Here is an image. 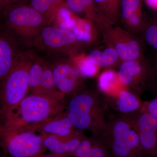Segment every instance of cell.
Wrapping results in <instances>:
<instances>
[{
    "mask_svg": "<svg viewBox=\"0 0 157 157\" xmlns=\"http://www.w3.org/2000/svg\"><path fill=\"white\" fill-rule=\"evenodd\" d=\"M30 131L52 135L62 140H67L74 137L78 131L74 128L65 110L49 118Z\"/></svg>",
    "mask_w": 157,
    "mask_h": 157,
    "instance_id": "7c38bea8",
    "label": "cell"
},
{
    "mask_svg": "<svg viewBox=\"0 0 157 157\" xmlns=\"http://www.w3.org/2000/svg\"><path fill=\"white\" fill-rule=\"evenodd\" d=\"M79 132L73 138L67 140L59 139L54 135L40 134L43 137L44 146L50 153L63 157L73 156L76 149L85 135Z\"/></svg>",
    "mask_w": 157,
    "mask_h": 157,
    "instance_id": "9a60e30c",
    "label": "cell"
},
{
    "mask_svg": "<svg viewBox=\"0 0 157 157\" xmlns=\"http://www.w3.org/2000/svg\"><path fill=\"white\" fill-rule=\"evenodd\" d=\"M44 63L36 57L32 63L28 72V82L29 91L31 92L39 86L42 79L44 70Z\"/></svg>",
    "mask_w": 157,
    "mask_h": 157,
    "instance_id": "d4e9b609",
    "label": "cell"
},
{
    "mask_svg": "<svg viewBox=\"0 0 157 157\" xmlns=\"http://www.w3.org/2000/svg\"><path fill=\"white\" fill-rule=\"evenodd\" d=\"M72 61L82 78L96 76L100 68L87 56H76Z\"/></svg>",
    "mask_w": 157,
    "mask_h": 157,
    "instance_id": "603a6c76",
    "label": "cell"
},
{
    "mask_svg": "<svg viewBox=\"0 0 157 157\" xmlns=\"http://www.w3.org/2000/svg\"><path fill=\"white\" fill-rule=\"evenodd\" d=\"M67 97L60 92L53 95L30 94L16 105L1 113L6 131H31L49 118L65 111Z\"/></svg>",
    "mask_w": 157,
    "mask_h": 157,
    "instance_id": "6da1fadb",
    "label": "cell"
},
{
    "mask_svg": "<svg viewBox=\"0 0 157 157\" xmlns=\"http://www.w3.org/2000/svg\"><path fill=\"white\" fill-rule=\"evenodd\" d=\"M29 0H0V6L2 8L12 5H28Z\"/></svg>",
    "mask_w": 157,
    "mask_h": 157,
    "instance_id": "f546056e",
    "label": "cell"
},
{
    "mask_svg": "<svg viewBox=\"0 0 157 157\" xmlns=\"http://www.w3.org/2000/svg\"><path fill=\"white\" fill-rule=\"evenodd\" d=\"M101 30L105 42L116 51L122 62L144 59L143 45L134 34L123 28L109 24Z\"/></svg>",
    "mask_w": 157,
    "mask_h": 157,
    "instance_id": "ba28073f",
    "label": "cell"
},
{
    "mask_svg": "<svg viewBox=\"0 0 157 157\" xmlns=\"http://www.w3.org/2000/svg\"><path fill=\"white\" fill-rule=\"evenodd\" d=\"M113 98L115 109L122 115L139 111L143 102L140 96L128 90H121Z\"/></svg>",
    "mask_w": 157,
    "mask_h": 157,
    "instance_id": "e0dca14e",
    "label": "cell"
},
{
    "mask_svg": "<svg viewBox=\"0 0 157 157\" xmlns=\"http://www.w3.org/2000/svg\"><path fill=\"white\" fill-rule=\"evenodd\" d=\"M81 45L70 30L46 25L41 31L35 46L52 54L73 55Z\"/></svg>",
    "mask_w": 157,
    "mask_h": 157,
    "instance_id": "9c48e42d",
    "label": "cell"
},
{
    "mask_svg": "<svg viewBox=\"0 0 157 157\" xmlns=\"http://www.w3.org/2000/svg\"><path fill=\"white\" fill-rule=\"evenodd\" d=\"M39 157H63L57 155L52 154L50 153L48 154L45 155L44 154L41 156Z\"/></svg>",
    "mask_w": 157,
    "mask_h": 157,
    "instance_id": "d6a6232c",
    "label": "cell"
},
{
    "mask_svg": "<svg viewBox=\"0 0 157 157\" xmlns=\"http://www.w3.org/2000/svg\"><path fill=\"white\" fill-rule=\"evenodd\" d=\"M1 22L21 48L35 46L42 29L47 25L42 14L29 5L3 8Z\"/></svg>",
    "mask_w": 157,
    "mask_h": 157,
    "instance_id": "3957f363",
    "label": "cell"
},
{
    "mask_svg": "<svg viewBox=\"0 0 157 157\" xmlns=\"http://www.w3.org/2000/svg\"><path fill=\"white\" fill-rule=\"evenodd\" d=\"M121 1L94 0L105 19L112 25H116L120 19Z\"/></svg>",
    "mask_w": 157,
    "mask_h": 157,
    "instance_id": "44dd1931",
    "label": "cell"
},
{
    "mask_svg": "<svg viewBox=\"0 0 157 157\" xmlns=\"http://www.w3.org/2000/svg\"><path fill=\"white\" fill-rule=\"evenodd\" d=\"M1 127H2V124H1V113H0V128Z\"/></svg>",
    "mask_w": 157,
    "mask_h": 157,
    "instance_id": "e575fe53",
    "label": "cell"
},
{
    "mask_svg": "<svg viewBox=\"0 0 157 157\" xmlns=\"http://www.w3.org/2000/svg\"><path fill=\"white\" fill-rule=\"evenodd\" d=\"M118 82L119 81L117 73L111 69L104 70L98 78V88L101 93L108 95L116 86Z\"/></svg>",
    "mask_w": 157,
    "mask_h": 157,
    "instance_id": "cb8c5ba5",
    "label": "cell"
},
{
    "mask_svg": "<svg viewBox=\"0 0 157 157\" xmlns=\"http://www.w3.org/2000/svg\"><path fill=\"white\" fill-rule=\"evenodd\" d=\"M87 56L100 68L112 67L121 60L116 51L108 45L103 51L97 49L92 50Z\"/></svg>",
    "mask_w": 157,
    "mask_h": 157,
    "instance_id": "ffe728a7",
    "label": "cell"
},
{
    "mask_svg": "<svg viewBox=\"0 0 157 157\" xmlns=\"http://www.w3.org/2000/svg\"><path fill=\"white\" fill-rule=\"evenodd\" d=\"M65 5L74 14L92 21L100 29L109 24L98 9L94 0H65Z\"/></svg>",
    "mask_w": 157,
    "mask_h": 157,
    "instance_id": "2e32d148",
    "label": "cell"
},
{
    "mask_svg": "<svg viewBox=\"0 0 157 157\" xmlns=\"http://www.w3.org/2000/svg\"><path fill=\"white\" fill-rule=\"evenodd\" d=\"M120 18L123 29L129 33L143 32L147 22L143 17L141 0H121Z\"/></svg>",
    "mask_w": 157,
    "mask_h": 157,
    "instance_id": "5bb4252c",
    "label": "cell"
},
{
    "mask_svg": "<svg viewBox=\"0 0 157 157\" xmlns=\"http://www.w3.org/2000/svg\"><path fill=\"white\" fill-rule=\"evenodd\" d=\"M142 33L144 41L157 52V19L147 22Z\"/></svg>",
    "mask_w": 157,
    "mask_h": 157,
    "instance_id": "484cf974",
    "label": "cell"
},
{
    "mask_svg": "<svg viewBox=\"0 0 157 157\" xmlns=\"http://www.w3.org/2000/svg\"><path fill=\"white\" fill-rule=\"evenodd\" d=\"M60 92L54 80L50 63H44V70L41 81L38 87L30 94L44 95H53Z\"/></svg>",
    "mask_w": 157,
    "mask_h": 157,
    "instance_id": "7402d4cb",
    "label": "cell"
},
{
    "mask_svg": "<svg viewBox=\"0 0 157 157\" xmlns=\"http://www.w3.org/2000/svg\"><path fill=\"white\" fill-rule=\"evenodd\" d=\"M22 50L6 32L0 21V82L12 70Z\"/></svg>",
    "mask_w": 157,
    "mask_h": 157,
    "instance_id": "4fadbf2b",
    "label": "cell"
},
{
    "mask_svg": "<svg viewBox=\"0 0 157 157\" xmlns=\"http://www.w3.org/2000/svg\"><path fill=\"white\" fill-rule=\"evenodd\" d=\"M94 24L90 20L78 17L71 31L78 42L82 45H84L94 42L98 38V32Z\"/></svg>",
    "mask_w": 157,
    "mask_h": 157,
    "instance_id": "d6986e66",
    "label": "cell"
},
{
    "mask_svg": "<svg viewBox=\"0 0 157 157\" xmlns=\"http://www.w3.org/2000/svg\"><path fill=\"white\" fill-rule=\"evenodd\" d=\"M0 145L10 157H39L47 150L41 135L29 131H6L2 126Z\"/></svg>",
    "mask_w": 157,
    "mask_h": 157,
    "instance_id": "8992f818",
    "label": "cell"
},
{
    "mask_svg": "<svg viewBox=\"0 0 157 157\" xmlns=\"http://www.w3.org/2000/svg\"><path fill=\"white\" fill-rule=\"evenodd\" d=\"M136 131L141 148L147 156L157 157V121L140 111L124 115Z\"/></svg>",
    "mask_w": 157,
    "mask_h": 157,
    "instance_id": "30bf717a",
    "label": "cell"
},
{
    "mask_svg": "<svg viewBox=\"0 0 157 157\" xmlns=\"http://www.w3.org/2000/svg\"><path fill=\"white\" fill-rule=\"evenodd\" d=\"M93 157H110L109 149L99 137H91Z\"/></svg>",
    "mask_w": 157,
    "mask_h": 157,
    "instance_id": "4316f807",
    "label": "cell"
},
{
    "mask_svg": "<svg viewBox=\"0 0 157 157\" xmlns=\"http://www.w3.org/2000/svg\"><path fill=\"white\" fill-rule=\"evenodd\" d=\"M2 8L0 6V21H1V18H2Z\"/></svg>",
    "mask_w": 157,
    "mask_h": 157,
    "instance_id": "836d02e7",
    "label": "cell"
},
{
    "mask_svg": "<svg viewBox=\"0 0 157 157\" xmlns=\"http://www.w3.org/2000/svg\"><path fill=\"white\" fill-rule=\"evenodd\" d=\"M50 64L59 91L71 98L81 91L82 77L72 61L57 59Z\"/></svg>",
    "mask_w": 157,
    "mask_h": 157,
    "instance_id": "8fae6325",
    "label": "cell"
},
{
    "mask_svg": "<svg viewBox=\"0 0 157 157\" xmlns=\"http://www.w3.org/2000/svg\"><path fill=\"white\" fill-rule=\"evenodd\" d=\"M139 111L149 114L157 121V97L150 101H143Z\"/></svg>",
    "mask_w": 157,
    "mask_h": 157,
    "instance_id": "f1b7e54d",
    "label": "cell"
},
{
    "mask_svg": "<svg viewBox=\"0 0 157 157\" xmlns=\"http://www.w3.org/2000/svg\"><path fill=\"white\" fill-rule=\"evenodd\" d=\"M153 67L154 71L156 80L157 81V59L155 62L154 66Z\"/></svg>",
    "mask_w": 157,
    "mask_h": 157,
    "instance_id": "1f68e13d",
    "label": "cell"
},
{
    "mask_svg": "<svg viewBox=\"0 0 157 157\" xmlns=\"http://www.w3.org/2000/svg\"><path fill=\"white\" fill-rule=\"evenodd\" d=\"M36 57L31 51L22 50L12 70L0 82V112L16 105L27 96L29 70Z\"/></svg>",
    "mask_w": 157,
    "mask_h": 157,
    "instance_id": "5b68a950",
    "label": "cell"
},
{
    "mask_svg": "<svg viewBox=\"0 0 157 157\" xmlns=\"http://www.w3.org/2000/svg\"><path fill=\"white\" fill-rule=\"evenodd\" d=\"M100 138L106 144L110 157H146L139 138L126 116L111 117Z\"/></svg>",
    "mask_w": 157,
    "mask_h": 157,
    "instance_id": "277c9868",
    "label": "cell"
},
{
    "mask_svg": "<svg viewBox=\"0 0 157 157\" xmlns=\"http://www.w3.org/2000/svg\"><path fill=\"white\" fill-rule=\"evenodd\" d=\"M91 137L86 136L82 140L73 155L74 157H93L91 151Z\"/></svg>",
    "mask_w": 157,
    "mask_h": 157,
    "instance_id": "83f0119b",
    "label": "cell"
},
{
    "mask_svg": "<svg viewBox=\"0 0 157 157\" xmlns=\"http://www.w3.org/2000/svg\"><path fill=\"white\" fill-rule=\"evenodd\" d=\"M145 2L149 7L157 10V0H145Z\"/></svg>",
    "mask_w": 157,
    "mask_h": 157,
    "instance_id": "4dcf8cb0",
    "label": "cell"
},
{
    "mask_svg": "<svg viewBox=\"0 0 157 157\" xmlns=\"http://www.w3.org/2000/svg\"><path fill=\"white\" fill-rule=\"evenodd\" d=\"M120 83L139 96L156 81L153 67L145 59L122 62L117 72Z\"/></svg>",
    "mask_w": 157,
    "mask_h": 157,
    "instance_id": "52a82bcc",
    "label": "cell"
},
{
    "mask_svg": "<svg viewBox=\"0 0 157 157\" xmlns=\"http://www.w3.org/2000/svg\"><path fill=\"white\" fill-rule=\"evenodd\" d=\"M106 108L105 99L100 94L81 90L70 98L65 111L76 130L89 131L93 136L99 137L107 124Z\"/></svg>",
    "mask_w": 157,
    "mask_h": 157,
    "instance_id": "7a4b0ae2",
    "label": "cell"
},
{
    "mask_svg": "<svg viewBox=\"0 0 157 157\" xmlns=\"http://www.w3.org/2000/svg\"><path fill=\"white\" fill-rule=\"evenodd\" d=\"M65 0H29L28 5L39 12L49 25L56 19Z\"/></svg>",
    "mask_w": 157,
    "mask_h": 157,
    "instance_id": "ac0fdd59",
    "label": "cell"
}]
</instances>
